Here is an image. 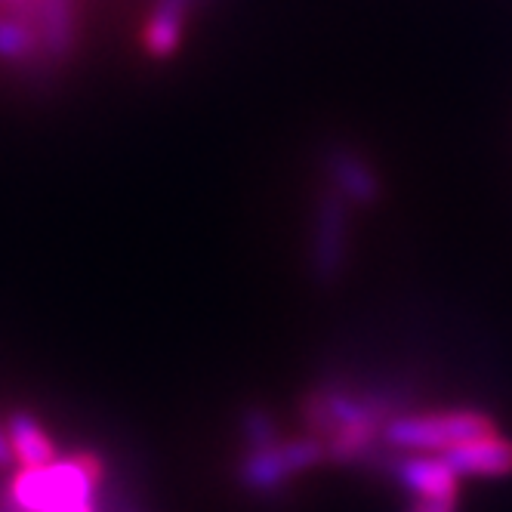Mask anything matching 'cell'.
<instances>
[{
  "label": "cell",
  "mask_w": 512,
  "mask_h": 512,
  "mask_svg": "<svg viewBox=\"0 0 512 512\" xmlns=\"http://www.w3.org/2000/svg\"><path fill=\"white\" fill-rule=\"evenodd\" d=\"M401 411H411L401 386L327 380L303 398L306 432L321 442L327 463L346 466L386 463L383 429Z\"/></svg>",
  "instance_id": "cell-1"
},
{
  "label": "cell",
  "mask_w": 512,
  "mask_h": 512,
  "mask_svg": "<svg viewBox=\"0 0 512 512\" xmlns=\"http://www.w3.org/2000/svg\"><path fill=\"white\" fill-rule=\"evenodd\" d=\"M500 432L494 417L479 408L401 411L383 429V445L392 454H445L457 445Z\"/></svg>",
  "instance_id": "cell-2"
},
{
  "label": "cell",
  "mask_w": 512,
  "mask_h": 512,
  "mask_svg": "<svg viewBox=\"0 0 512 512\" xmlns=\"http://www.w3.org/2000/svg\"><path fill=\"white\" fill-rule=\"evenodd\" d=\"M324 448L315 435H297V438H275L272 445L244 451L238 463V488L247 491L256 500H275L290 482H297L303 472L324 463Z\"/></svg>",
  "instance_id": "cell-3"
},
{
  "label": "cell",
  "mask_w": 512,
  "mask_h": 512,
  "mask_svg": "<svg viewBox=\"0 0 512 512\" xmlns=\"http://www.w3.org/2000/svg\"><path fill=\"white\" fill-rule=\"evenodd\" d=\"M349 207L352 204L324 182L315 198L312 241H309V269L318 284H334L349 266V247H352Z\"/></svg>",
  "instance_id": "cell-4"
},
{
  "label": "cell",
  "mask_w": 512,
  "mask_h": 512,
  "mask_svg": "<svg viewBox=\"0 0 512 512\" xmlns=\"http://www.w3.org/2000/svg\"><path fill=\"white\" fill-rule=\"evenodd\" d=\"M327 186L340 192L352 207H374L383 195V182L377 167L364 158L358 149L346 142H334L321 158Z\"/></svg>",
  "instance_id": "cell-5"
},
{
  "label": "cell",
  "mask_w": 512,
  "mask_h": 512,
  "mask_svg": "<svg viewBox=\"0 0 512 512\" xmlns=\"http://www.w3.org/2000/svg\"><path fill=\"white\" fill-rule=\"evenodd\" d=\"M383 469L414 500H457L460 475L438 454H389Z\"/></svg>",
  "instance_id": "cell-6"
},
{
  "label": "cell",
  "mask_w": 512,
  "mask_h": 512,
  "mask_svg": "<svg viewBox=\"0 0 512 512\" xmlns=\"http://www.w3.org/2000/svg\"><path fill=\"white\" fill-rule=\"evenodd\" d=\"M438 457L457 475H472V479H506V475H512V442L500 432L457 445Z\"/></svg>",
  "instance_id": "cell-7"
},
{
  "label": "cell",
  "mask_w": 512,
  "mask_h": 512,
  "mask_svg": "<svg viewBox=\"0 0 512 512\" xmlns=\"http://www.w3.org/2000/svg\"><path fill=\"white\" fill-rule=\"evenodd\" d=\"M7 435H10V448H13V463H19V469H38V466H47L62 457L59 448L53 445L50 432L28 411L10 414Z\"/></svg>",
  "instance_id": "cell-8"
},
{
  "label": "cell",
  "mask_w": 512,
  "mask_h": 512,
  "mask_svg": "<svg viewBox=\"0 0 512 512\" xmlns=\"http://www.w3.org/2000/svg\"><path fill=\"white\" fill-rule=\"evenodd\" d=\"M275 438H281V432H278V420H275L272 411H266V408H250L241 417V442H244V451L272 445Z\"/></svg>",
  "instance_id": "cell-9"
},
{
  "label": "cell",
  "mask_w": 512,
  "mask_h": 512,
  "mask_svg": "<svg viewBox=\"0 0 512 512\" xmlns=\"http://www.w3.org/2000/svg\"><path fill=\"white\" fill-rule=\"evenodd\" d=\"M105 512H149V509H145V503L124 482H112V491H108L105 482Z\"/></svg>",
  "instance_id": "cell-10"
},
{
  "label": "cell",
  "mask_w": 512,
  "mask_h": 512,
  "mask_svg": "<svg viewBox=\"0 0 512 512\" xmlns=\"http://www.w3.org/2000/svg\"><path fill=\"white\" fill-rule=\"evenodd\" d=\"M408 512H457V500H414Z\"/></svg>",
  "instance_id": "cell-11"
},
{
  "label": "cell",
  "mask_w": 512,
  "mask_h": 512,
  "mask_svg": "<svg viewBox=\"0 0 512 512\" xmlns=\"http://www.w3.org/2000/svg\"><path fill=\"white\" fill-rule=\"evenodd\" d=\"M13 463V448H10V435H7V426H0V466Z\"/></svg>",
  "instance_id": "cell-12"
}]
</instances>
